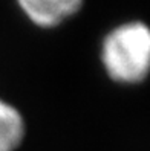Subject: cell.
I'll return each mask as SVG.
<instances>
[{"label": "cell", "instance_id": "6da1fadb", "mask_svg": "<svg viewBox=\"0 0 150 151\" xmlns=\"http://www.w3.org/2000/svg\"><path fill=\"white\" fill-rule=\"evenodd\" d=\"M103 64L112 79L135 84L146 78L150 60V32L141 22L115 28L103 41Z\"/></svg>", "mask_w": 150, "mask_h": 151}, {"label": "cell", "instance_id": "7a4b0ae2", "mask_svg": "<svg viewBox=\"0 0 150 151\" xmlns=\"http://www.w3.org/2000/svg\"><path fill=\"white\" fill-rule=\"evenodd\" d=\"M26 17L41 28H52L74 15L83 0H17Z\"/></svg>", "mask_w": 150, "mask_h": 151}, {"label": "cell", "instance_id": "3957f363", "mask_svg": "<svg viewBox=\"0 0 150 151\" xmlns=\"http://www.w3.org/2000/svg\"><path fill=\"white\" fill-rule=\"evenodd\" d=\"M25 133L20 113L12 105L0 101V151H14Z\"/></svg>", "mask_w": 150, "mask_h": 151}]
</instances>
